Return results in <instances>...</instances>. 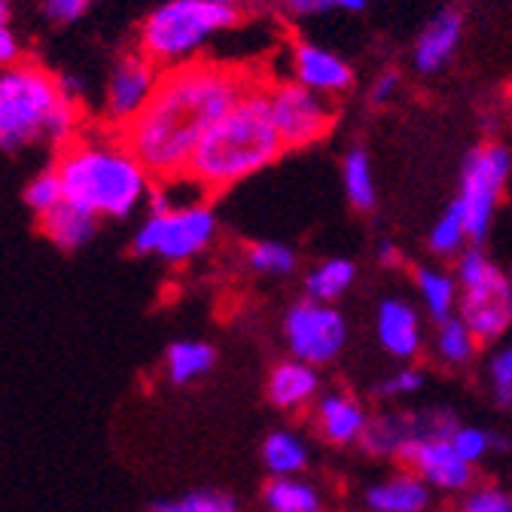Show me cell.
<instances>
[{
	"label": "cell",
	"mask_w": 512,
	"mask_h": 512,
	"mask_svg": "<svg viewBox=\"0 0 512 512\" xmlns=\"http://www.w3.org/2000/svg\"><path fill=\"white\" fill-rule=\"evenodd\" d=\"M488 381H491L494 400L512 409V345H503L500 351H494L488 363Z\"/></svg>",
	"instance_id": "cell-32"
},
{
	"label": "cell",
	"mask_w": 512,
	"mask_h": 512,
	"mask_svg": "<svg viewBox=\"0 0 512 512\" xmlns=\"http://www.w3.org/2000/svg\"><path fill=\"white\" fill-rule=\"evenodd\" d=\"M424 381L427 378L418 366H400L378 384V394L381 397H415V394H421Z\"/></svg>",
	"instance_id": "cell-33"
},
{
	"label": "cell",
	"mask_w": 512,
	"mask_h": 512,
	"mask_svg": "<svg viewBox=\"0 0 512 512\" xmlns=\"http://www.w3.org/2000/svg\"><path fill=\"white\" fill-rule=\"evenodd\" d=\"M284 342L290 357L311 366L333 363L348 345V320L333 302L302 299L284 314Z\"/></svg>",
	"instance_id": "cell-9"
},
{
	"label": "cell",
	"mask_w": 512,
	"mask_h": 512,
	"mask_svg": "<svg viewBox=\"0 0 512 512\" xmlns=\"http://www.w3.org/2000/svg\"><path fill=\"white\" fill-rule=\"evenodd\" d=\"M314 424L327 442L351 445V442L363 439V433L369 427V415L360 406V400H354L351 394H327L317 400Z\"/></svg>",
	"instance_id": "cell-16"
},
{
	"label": "cell",
	"mask_w": 512,
	"mask_h": 512,
	"mask_svg": "<svg viewBox=\"0 0 512 512\" xmlns=\"http://www.w3.org/2000/svg\"><path fill=\"white\" fill-rule=\"evenodd\" d=\"M461 512H512V497L494 485H482L467 494Z\"/></svg>",
	"instance_id": "cell-34"
},
{
	"label": "cell",
	"mask_w": 512,
	"mask_h": 512,
	"mask_svg": "<svg viewBox=\"0 0 512 512\" xmlns=\"http://www.w3.org/2000/svg\"><path fill=\"white\" fill-rule=\"evenodd\" d=\"M427 500H430V485L415 473L391 476L384 482H375L366 491V506L372 512H424Z\"/></svg>",
	"instance_id": "cell-18"
},
{
	"label": "cell",
	"mask_w": 512,
	"mask_h": 512,
	"mask_svg": "<svg viewBox=\"0 0 512 512\" xmlns=\"http://www.w3.org/2000/svg\"><path fill=\"white\" fill-rule=\"evenodd\" d=\"M284 141L269 110V83L256 80L226 113L211 125L189 159L186 174L196 177L208 196L266 171L284 153Z\"/></svg>",
	"instance_id": "cell-3"
},
{
	"label": "cell",
	"mask_w": 512,
	"mask_h": 512,
	"mask_svg": "<svg viewBox=\"0 0 512 512\" xmlns=\"http://www.w3.org/2000/svg\"><path fill=\"white\" fill-rule=\"evenodd\" d=\"M269 110L287 150H302L324 141L336 119L327 95L311 92L296 80H278L269 86Z\"/></svg>",
	"instance_id": "cell-10"
},
{
	"label": "cell",
	"mask_w": 512,
	"mask_h": 512,
	"mask_svg": "<svg viewBox=\"0 0 512 512\" xmlns=\"http://www.w3.org/2000/svg\"><path fill=\"white\" fill-rule=\"evenodd\" d=\"M375 339L394 360H415L424 348V314L403 296H384L375 308Z\"/></svg>",
	"instance_id": "cell-14"
},
{
	"label": "cell",
	"mask_w": 512,
	"mask_h": 512,
	"mask_svg": "<svg viewBox=\"0 0 512 512\" xmlns=\"http://www.w3.org/2000/svg\"><path fill=\"white\" fill-rule=\"evenodd\" d=\"M278 7L293 19H314V16L330 13L327 0H278Z\"/></svg>",
	"instance_id": "cell-38"
},
{
	"label": "cell",
	"mask_w": 512,
	"mask_h": 512,
	"mask_svg": "<svg viewBox=\"0 0 512 512\" xmlns=\"http://www.w3.org/2000/svg\"><path fill=\"white\" fill-rule=\"evenodd\" d=\"M61 202H64V189H61V177H58L55 165L43 168L40 174H34V177L28 180V186H25V205H28L37 217L49 214V211L58 208Z\"/></svg>",
	"instance_id": "cell-30"
},
{
	"label": "cell",
	"mask_w": 512,
	"mask_h": 512,
	"mask_svg": "<svg viewBox=\"0 0 512 512\" xmlns=\"http://www.w3.org/2000/svg\"><path fill=\"white\" fill-rule=\"evenodd\" d=\"M512 174V153L503 144H479L461 165L455 208L461 211L470 241L482 244L503 205V192Z\"/></svg>",
	"instance_id": "cell-8"
},
{
	"label": "cell",
	"mask_w": 512,
	"mask_h": 512,
	"mask_svg": "<svg viewBox=\"0 0 512 512\" xmlns=\"http://www.w3.org/2000/svg\"><path fill=\"white\" fill-rule=\"evenodd\" d=\"M461 287L458 314L476 333L479 345H494L512 330V278L491 260L482 244H470L455 266Z\"/></svg>",
	"instance_id": "cell-6"
},
{
	"label": "cell",
	"mask_w": 512,
	"mask_h": 512,
	"mask_svg": "<svg viewBox=\"0 0 512 512\" xmlns=\"http://www.w3.org/2000/svg\"><path fill=\"white\" fill-rule=\"evenodd\" d=\"M244 260H247L250 272L269 275V278H290L299 269L296 250L284 241H275V238H263V241L247 244Z\"/></svg>",
	"instance_id": "cell-27"
},
{
	"label": "cell",
	"mask_w": 512,
	"mask_h": 512,
	"mask_svg": "<svg viewBox=\"0 0 512 512\" xmlns=\"http://www.w3.org/2000/svg\"><path fill=\"white\" fill-rule=\"evenodd\" d=\"M263 503L269 512H320V494L311 482L299 476H272L263 491Z\"/></svg>",
	"instance_id": "cell-26"
},
{
	"label": "cell",
	"mask_w": 512,
	"mask_h": 512,
	"mask_svg": "<svg viewBox=\"0 0 512 512\" xmlns=\"http://www.w3.org/2000/svg\"><path fill=\"white\" fill-rule=\"evenodd\" d=\"M22 61V40L10 25H0V71L16 68Z\"/></svg>",
	"instance_id": "cell-37"
},
{
	"label": "cell",
	"mask_w": 512,
	"mask_h": 512,
	"mask_svg": "<svg viewBox=\"0 0 512 512\" xmlns=\"http://www.w3.org/2000/svg\"><path fill=\"white\" fill-rule=\"evenodd\" d=\"M461 37H464V16L458 10L436 13L412 46V68L424 77L439 74L455 58Z\"/></svg>",
	"instance_id": "cell-15"
},
{
	"label": "cell",
	"mask_w": 512,
	"mask_h": 512,
	"mask_svg": "<svg viewBox=\"0 0 512 512\" xmlns=\"http://www.w3.org/2000/svg\"><path fill=\"white\" fill-rule=\"evenodd\" d=\"M92 7H95V0H43V16L52 25H74Z\"/></svg>",
	"instance_id": "cell-35"
},
{
	"label": "cell",
	"mask_w": 512,
	"mask_h": 512,
	"mask_svg": "<svg viewBox=\"0 0 512 512\" xmlns=\"http://www.w3.org/2000/svg\"><path fill=\"white\" fill-rule=\"evenodd\" d=\"M263 464L272 476H299L308 467V445L293 430H272L263 442Z\"/></svg>",
	"instance_id": "cell-25"
},
{
	"label": "cell",
	"mask_w": 512,
	"mask_h": 512,
	"mask_svg": "<svg viewBox=\"0 0 512 512\" xmlns=\"http://www.w3.org/2000/svg\"><path fill=\"white\" fill-rule=\"evenodd\" d=\"M217 238V214L199 202L168 211H147L132 247L141 256H156L162 263H189L205 253Z\"/></svg>",
	"instance_id": "cell-7"
},
{
	"label": "cell",
	"mask_w": 512,
	"mask_h": 512,
	"mask_svg": "<svg viewBox=\"0 0 512 512\" xmlns=\"http://www.w3.org/2000/svg\"><path fill=\"white\" fill-rule=\"evenodd\" d=\"M342 186L345 196L357 211H372L378 202V186H375V168H372V156L366 153V147H351L342 159Z\"/></svg>",
	"instance_id": "cell-24"
},
{
	"label": "cell",
	"mask_w": 512,
	"mask_h": 512,
	"mask_svg": "<svg viewBox=\"0 0 512 512\" xmlns=\"http://www.w3.org/2000/svg\"><path fill=\"white\" fill-rule=\"evenodd\" d=\"M448 439L455 442V448L461 452L464 461L479 464L482 458H488V452L494 448V436L482 427H470V424H455V430L448 433Z\"/></svg>",
	"instance_id": "cell-31"
},
{
	"label": "cell",
	"mask_w": 512,
	"mask_h": 512,
	"mask_svg": "<svg viewBox=\"0 0 512 512\" xmlns=\"http://www.w3.org/2000/svg\"><path fill=\"white\" fill-rule=\"evenodd\" d=\"M415 293H418L421 311L433 320V324H436V320L458 314L461 287H458V278L452 272H445L442 266L415 269Z\"/></svg>",
	"instance_id": "cell-20"
},
{
	"label": "cell",
	"mask_w": 512,
	"mask_h": 512,
	"mask_svg": "<svg viewBox=\"0 0 512 512\" xmlns=\"http://www.w3.org/2000/svg\"><path fill=\"white\" fill-rule=\"evenodd\" d=\"M214 363H217V351L202 339H177L165 351V375L171 384H180V388L205 378L214 369Z\"/></svg>",
	"instance_id": "cell-22"
},
{
	"label": "cell",
	"mask_w": 512,
	"mask_h": 512,
	"mask_svg": "<svg viewBox=\"0 0 512 512\" xmlns=\"http://www.w3.org/2000/svg\"><path fill=\"white\" fill-rule=\"evenodd\" d=\"M357 281V266L348 256H327V260H320L317 266H311L305 272V296L308 299H317V302H339L342 296H348V290L354 287Z\"/></svg>",
	"instance_id": "cell-21"
},
{
	"label": "cell",
	"mask_w": 512,
	"mask_h": 512,
	"mask_svg": "<svg viewBox=\"0 0 512 512\" xmlns=\"http://www.w3.org/2000/svg\"><path fill=\"white\" fill-rule=\"evenodd\" d=\"M159 77H162V68L153 58H147L141 49L122 52L113 64V71L107 77V89H104L107 122L116 128L132 122L141 113V107L150 101Z\"/></svg>",
	"instance_id": "cell-11"
},
{
	"label": "cell",
	"mask_w": 512,
	"mask_h": 512,
	"mask_svg": "<svg viewBox=\"0 0 512 512\" xmlns=\"http://www.w3.org/2000/svg\"><path fill=\"white\" fill-rule=\"evenodd\" d=\"M369 0H327L330 13H363Z\"/></svg>",
	"instance_id": "cell-40"
},
{
	"label": "cell",
	"mask_w": 512,
	"mask_h": 512,
	"mask_svg": "<svg viewBox=\"0 0 512 512\" xmlns=\"http://www.w3.org/2000/svg\"><path fill=\"white\" fill-rule=\"evenodd\" d=\"M83 101L61 89L58 77L34 61L0 71V150L16 153L34 144L61 150L80 138Z\"/></svg>",
	"instance_id": "cell-4"
},
{
	"label": "cell",
	"mask_w": 512,
	"mask_h": 512,
	"mask_svg": "<svg viewBox=\"0 0 512 512\" xmlns=\"http://www.w3.org/2000/svg\"><path fill=\"white\" fill-rule=\"evenodd\" d=\"M430 345H433L436 360H442L445 366H467L476 357L479 339L467 327V320L461 314H452V317L436 320V324H433Z\"/></svg>",
	"instance_id": "cell-23"
},
{
	"label": "cell",
	"mask_w": 512,
	"mask_h": 512,
	"mask_svg": "<svg viewBox=\"0 0 512 512\" xmlns=\"http://www.w3.org/2000/svg\"><path fill=\"white\" fill-rule=\"evenodd\" d=\"M470 229L461 217V211L455 208V202L448 205L439 220L433 223L430 235H427V247L433 256H439V260H458V256L470 247Z\"/></svg>",
	"instance_id": "cell-28"
},
{
	"label": "cell",
	"mask_w": 512,
	"mask_h": 512,
	"mask_svg": "<svg viewBox=\"0 0 512 512\" xmlns=\"http://www.w3.org/2000/svg\"><path fill=\"white\" fill-rule=\"evenodd\" d=\"M375 256H378V263L384 266V269H397L400 263H403V253H400V247L394 244V241H378V250H375Z\"/></svg>",
	"instance_id": "cell-39"
},
{
	"label": "cell",
	"mask_w": 512,
	"mask_h": 512,
	"mask_svg": "<svg viewBox=\"0 0 512 512\" xmlns=\"http://www.w3.org/2000/svg\"><path fill=\"white\" fill-rule=\"evenodd\" d=\"M0 25H10V0H0Z\"/></svg>",
	"instance_id": "cell-41"
},
{
	"label": "cell",
	"mask_w": 512,
	"mask_h": 512,
	"mask_svg": "<svg viewBox=\"0 0 512 512\" xmlns=\"http://www.w3.org/2000/svg\"><path fill=\"white\" fill-rule=\"evenodd\" d=\"M150 512H238V503H235V497H229L223 491L199 488V491H186L180 497L153 500Z\"/></svg>",
	"instance_id": "cell-29"
},
{
	"label": "cell",
	"mask_w": 512,
	"mask_h": 512,
	"mask_svg": "<svg viewBox=\"0 0 512 512\" xmlns=\"http://www.w3.org/2000/svg\"><path fill=\"white\" fill-rule=\"evenodd\" d=\"M400 461L412 467V473L421 476L430 488H442V491H461L473 479V464L461 458L448 433L412 439L400 452Z\"/></svg>",
	"instance_id": "cell-12"
},
{
	"label": "cell",
	"mask_w": 512,
	"mask_h": 512,
	"mask_svg": "<svg viewBox=\"0 0 512 512\" xmlns=\"http://www.w3.org/2000/svg\"><path fill=\"white\" fill-rule=\"evenodd\" d=\"M287 58H290V80L302 83L311 92H320L327 98H339L354 86V68L330 46H320L311 40H296L290 46Z\"/></svg>",
	"instance_id": "cell-13"
},
{
	"label": "cell",
	"mask_w": 512,
	"mask_h": 512,
	"mask_svg": "<svg viewBox=\"0 0 512 512\" xmlns=\"http://www.w3.org/2000/svg\"><path fill=\"white\" fill-rule=\"evenodd\" d=\"M241 64L192 58L162 68V77L141 107V113L119 128L128 144L156 180L177 177L189 168V159L211 132V125L256 83Z\"/></svg>",
	"instance_id": "cell-1"
},
{
	"label": "cell",
	"mask_w": 512,
	"mask_h": 512,
	"mask_svg": "<svg viewBox=\"0 0 512 512\" xmlns=\"http://www.w3.org/2000/svg\"><path fill=\"white\" fill-rule=\"evenodd\" d=\"M40 229L58 250H80L95 238L98 217H92L89 211H83L71 202H61L58 208H52L49 214L40 217Z\"/></svg>",
	"instance_id": "cell-19"
},
{
	"label": "cell",
	"mask_w": 512,
	"mask_h": 512,
	"mask_svg": "<svg viewBox=\"0 0 512 512\" xmlns=\"http://www.w3.org/2000/svg\"><path fill=\"white\" fill-rule=\"evenodd\" d=\"M320 391V375L317 366L305 363V360H281L266 381V394L272 400V406L284 409V412H296L308 403H314Z\"/></svg>",
	"instance_id": "cell-17"
},
{
	"label": "cell",
	"mask_w": 512,
	"mask_h": 512,
	"mask_svg": "<svg viewBox=\"0 0 512 512\" xmlns=\"http://www.w3.org/2000/svg\"><path fill=\"white\" fill-rule=\"evenodd\" d=\"M64 202L89 211L98 220H125L150 202L156 177L116 138H74L55 156Z\"/></svg>",
	"instance_id": "cell-2"
},
{
	"label": "cell",
	"mask_w": 512,
	"mask_h": 512,
	"mask_svg": "<svg viewBox=\"0 0 512 512\" xmlns=\"http://www.w3.org/2000/svg\"><path fill=\"white\" fill-rule=\"evenodd\" d=\"M241 22L238 4L223 0H165L138 31V49L159 68L202 58V49Z\"/></svg>",
	"instance_id": "cell-5"
},
{
	"label": "cell",
	"mask_w": 512,
	"mask_h": 512,
	"mask_svg": "<svg viewBox=\"0 0 512 512\" xmlns=\"http://www.w3.org/2000/svg\"><path fill=\"white\" fill-rule=\"evenodd\" d=\"M223 4H241V0H223Z\"/></svg>",
	"instance_id": "cell-42"
},
{
	"label": "cell",
	"mask_w": 512,
	"mask_h": 512,
	"mask_svg": "<svg viewBox=\"0 0 512 512\" xmlns=\"http://www.w3.org/2000/svg\"><path fill=\"white\" fill-rule=\"evenodd\" d=\"M400 83H403V77L397 74V71H381L372 83H369V101L372 104H391L394 98H397V92H400Z\"/></svg>",
	"instance_id": "cell-36"
}]
</instances>
